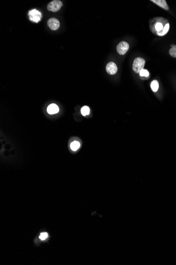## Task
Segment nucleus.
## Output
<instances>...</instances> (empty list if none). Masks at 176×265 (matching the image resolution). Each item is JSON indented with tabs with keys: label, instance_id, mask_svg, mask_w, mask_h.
Segmentation results:
<instances>
[{
	"label": "nucleus",
	"instance_id": "f257e3e1",
	"mask_svg": "<svg viewBox=\"0 0 176 265\" xmlns=\"http://www.w3.org/2000/svg\"><path fill=\"white\" fill-rule=\"evenodd\" d=\"M146 61L141 57H137L134 59L132 65V69L136 73H140V71L143 69Z\"/></svg>",
	"mask_w": 176,
	"mask_h": 265
},
{
	"label": "nucleus",
	"instance_id": "f03ea898",
	"mask_svg": "<svg viewBox=\"0 0 176 265\" xmlns=\"http://www.w3.org/2000/svg\"><path fill=\"white\" fill-rule=\"evenodd\" d=\"M28 15L30 20L35 23L39 22L42 18V14L41 13V12L37 10L36 9H33L30 10L29 12Z\"/></svg>",
	"mask_w": 176,
	"mask_h": 265
},
{
	"label": "nucleus",
	"instance_id": "7ed1b4c3",
	"mask_svg": "<svg viewBox=\"0 0 176 265\" xmlns=\"http://www.w3.org/2000/svg\"><path fill=\"white\" fill-rule=\"evenodd\" d=\"M63 5L62 2L60 1L54 0L50 2L47 4V9L49 11H52L54 12L59 11Z\"/></svg>",
	"mask_w": 176,
	"mask_h": 265
},
{
	"label": "nucleus",
	"instance_id": "20e7f679",
	"mask_svg": "<svg viewBox=\"0 0 176 265\" xmlns=\"http://www.w3.org/2000/svg\"><path fill=\"white\" fill-rule=\"evenodd\" d=\"M129 45L126 41H121L117 47V51L119 54L124 55L129 50Z\"/></svg>",
	"mask_w": 176,
	"mask_h": 265
},
{
	"label": "nucleus",
	"instance_id": "39448f33",
	"mask_svg": "<svg viewBox=\"0 0 176 265\" xmlns=\"http://www.w3.org/2000/svg\"><path fill=\"white\" fill-rule=\"evenodd\" d=\"M47 24L48 27L52 30H58L59 28L60 25L59 21L58 20V19L54 18H52L49 19L47 21Z\"/></svg>",
	"mask_w": 176,
	"mask_h": 265
},
{
	"label": "nucleus",
	"instance_id": "423d86ee",
	"mask_svg": "<svg viewBox=\"0 0 176 265\" xmlns=\"http://www.w3.org/2000/svg\"><path fill=\"white\" fill-rule=\"evenodd\" d=\"M106 71L109 74H116L118 71L117 65L114 62H109L106 66Z\"/></svg>",
	"mask_w": 176,
	"mask_h": 265
},
{
	"label": "nucleus",
	"instance_id": "0eeeda50",
	"mask_svg": "<svg viewBox=\"0 0 176 265\" xmlns=\"http://www.w3.org/2000/svg\"><path fill=\"white\" fill-rule=\"evenodd\" d=\"M151 1L155 3L156 4L160 6L161 8L163 9L166 10H169L168 6L167 5V2L165 0H151Z\"/></svg>",
	"mask_w": 176,
	"mask_h": 265
},
{
	"label": "nucleus",
	"instance_id": "6e6552de",
	"mask_svg": "<svg viewBox=\"0 0 176 265\" xmlns=\"http://www.w3.org/2000/svg\"><path fill=\"white\" fill-rule=\"evenodd\" d=\"M59 111V107L55 104H51L47 107V112L49 114H56L58 113Z\"/></svg>",
	"mask_w": 176,
	"mask_h": 265
},
{
	"label": "nucleus",
	"instance_id": "1a4fd4ad",
	"mask_svg": "<svg viewBox=\"0 0 176 265\" xmlns=\"http://www.w3.org/2000/svg\"><path fill=\"white\" fill-rule=\"evenodd\" d=\"M150 86H151V88L153 90V92H157L158 88H159V83H158V81L157 80H153L152 82L151 83Z\"/></svg>",
	"mask_w": 176,
	"mask_h": 265
},
{
	"label": "nucleus",
	"instance_id": "9d476101",
	"mask_svg": "<svg viewBox=\"0 0 176 265\" xmlns=\"http://www.w3.org/2000/svg\"><path fill=\"white\" fill-rule=\"evenodd\" d=\"M169 29V24L168 23L163 28V30L162 31H161L160 32H157V34L159 36H163L168 32Z\"/></svg>",
	"mask_w": 176,
	"mask_h": 265
},
{
	"label": "nucleus",
	"instance_id": "9b49d317",
	"mask_svg": "<svg viewBox=\"0 0 176 265\" xmlns=\"http://www.w3.org/2000/svg\"><path fill=\"white\" fill-rule=\"evenodd\" d=\"M80 147V143L77 141H74L70 145V148L73 151H76Z\"/></svg>",
	"mask_w": 176,
	"mask_h": 265
},
{
	"label": "nucleus",
	"instance_id": "f8f14e48",
	"mask_svg": "<svg viewBox=\"0 0 176 265\" xmlns=\"http://www.w3.org/2000/svg\"><path fill=\"white\" fill-rule=\"evenodd\" d=\"M81 114L83 116H86V115H89L90 113L89 108L87 106H83L81 110Z\"/></svg>",
	"mask_w": 176,
	"mask_h": 265
},
{
	"label": "nucleus",
	"instance_id": "ddd939ff",
	"mask_svg": "<svg viewBox=\"0 0 176 265\" xmlns=\"http://www.w3.org/2000/svg\"><path fill=\"white\" fill-rule=\"evenodd\" d=\"M169 53L170 55L176 58V45L174 46L173 47H171L169 51Z\"/></svg>",
	"mask_w": 176,
	"mask_h": 265
},
{
	"label": "nucleus",
	"instance_id": "4468645a",
	"mask_svg": "<svg viewBox=\"0 0 176 265\" xmlns=\"http://www.w3.org/2000/svg\"><path fill=\"white\" fill-rule=\"evenodd\" d=\"M139 74L141 77H148L149 76V73L147 69H142L140 71Z\"/></svg>",
	"mask_w": 176,
	"mask_h": 265
},
{
	"label": "nucleus",
	"instance_id": "2eb2a0df",
	"mask_svg": "<svg viewBox=\"0 0 176 265\" xmlns=\"http://www.w3.org/2000/svg\"><path fill=\"white\" fill-rule=\"evenodd\" d=\"M163 25L161 22H157L155 26V29L157 32H160L163 30Z\"/></svg>",
	"mask_w": 176,
	"mask_h": 265
},
{
	"label": "nucleus",
	"instance_id": "dca6fc26",
	"mask_svg": "<svg viewBox=\"0 0 176 265\" xmlns=\"http://www.w3.org/2000/svg\"><path fill=\"white\" fill-rule=\"evenodd\" d=\"M47 233H42L40 236V239L42 240H44L45 239L47 238Z\"/></svg>",
	"mask_w": 176,
	"mask_h": 265
},
{
	"label": "nucleus",
	"instance_id": "f3484780",
	"mask_svg": "<svg viewBox=\"0 0 176 265\" xmlns=\"http://www.w3.org/2000/svg\"><path fill=\"white\" fill-rule=\"evenodd\" d=\"M174 46H175V45H171V46H171V47H173Z\"/></svg>",
	"mask_w": 176,
	"mask_h": 265
}]
</instances>
